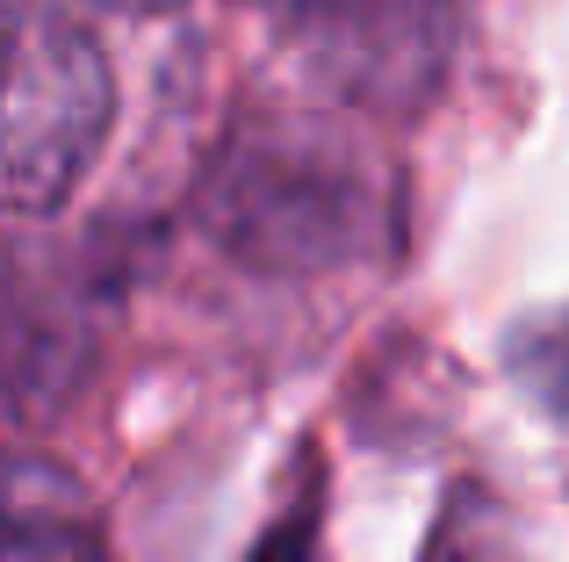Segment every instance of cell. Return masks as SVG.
Wrapping results in <instances>:
<instances>
[{"mask_svg":"<svg viewBox=\"0 0 569 562\" xmlns=\"http://www.w3.org/2000/svg\"><path fill=\"white\" fill-rule=\"evenodd\" d=\"M116 116L101 43L58 0H0V210H58Z\"/></svg>","mask_w":569,"mask_h":562,"instance_id":"obj_1","label":"cell"},{"mask_svg":"<svg viewBox=\"0 0 569 562\" xmlns=\"http://www.w3.org/2000/svg\"><path fill=\"white\" fill-rule=\"evenodd\" d=\"M0 562H101V520L51 454L0 448Z\"/></svg>","mask_w":569,"mask_h":562,"instance_id":"obj_2","label":"cell"},{"mask_svg":"<svg viewBox=\"0 0 569 562\" xmlns=\"http://www.w3.org/2000/svg\"><path fill=\"white\" fill-rule=\"evenodd\" d=\"M505 353H512V375L527 382L548 411H569V310H548V318L519 324Z\"/></svg>","mask_w":569,"mask_h":562,"instance_id":"obj_3","label":"cell"},{"mask_svg":"<svg viewBox=\"0 0 569 562\" xmlns=\"http://www.w3.org/2000/svg\"><path fill=\"white\" fill-rule=\"evenodd\" d=\"M252 562H318V520L310 512H296V520H281L274 534L252 549Z\"/></svg>","mask_w":569,"mask_h":562,"instance_id":"obj_4","label":"cell"},{"mask_svg":"<svg viewBox=\"0 0 569 562\" xmlns=\"http://www.w3.org/2000/svg\"><path fill=\"white\" fill-rule=\"evenodd\" d=\"M109 8H123V14H167V8H181V0H109Z\"/></svg>","mask_w":569,"mask_h":562,"instance_id":"obj_5","label":"cell"},{"mask_svg":"<svg viewBox=\"0 0 569 562\" xmlns=\"http://www.w3.org/2000/svg\"><path fill=\"white\" fill-rule=\"evenodd\" d=\"M440 562H476V555H440Z\"/></svg>","mask_w":569,"mask_h":562,"instance_id":"obj_6","label":"cell"}]
</instances>
